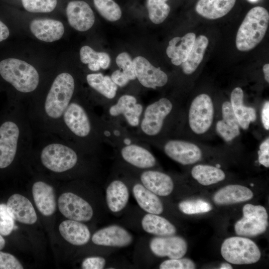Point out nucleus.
Segmentation results:
<instances>
[{
  "mask_svg": "<svg viewBox=\"0 0 269 269\" xmlns=\"http://www.w3.org/2000/svg\"><path fill=\"white\" fill-rule=\"evenodd\" d=\"M269 23V14L264 7L251 9L240 26L236 38V47L245 52L254 48L264 38Z\"/></svg>",
  "mask_w": 269,
  "mask_h": 269,
  "instance_id": "nucleus-1",
  "label": "nucleus"
},
{
  "mask_svg": "<svg viewBox=\"0 0 269 269\" xmlns=\"http://www.w3.org/2000/svg\"><path fill=\"white\" fill-rule=\"evenodd\" d=\"M0 74L2 78L22 93L36 89L39 83V74L36 69L25 61L9 58L0 62Z\"/></svg>",
  "mask_w": 269,
  "mask_h": 269,
  "instance_id": "nucleus-2",
  "label": "nucleus"
},
{
  "mask_svg": "<svg viewBox=\"0 0 269 269\" xmlns=\"http://www.w3.org/2000/svg\"><path fill=\"white\" fill-rule=\"evenodd\" d=\"M75 90V81L69 73L59 74L53 81L46 97L44 110L47 115L53 119L62 116L70 103Z\"/></svg>",
  "mask_w": 269,
  "mask_h": 269,
  "instance_id": "nucleus-3",
  "label": "nucleus"
},
{
  "mask_svg": "<svg viewBox=\"0 0 269 269\" xmlns=\"http://www.w3.org/2000/svg\"><path fill=\"white\" fill-rule=\"evenodd\" d=\"M173 108L172 103L166 98H161L144 108L137 128L138 137L147 141L158 135Z\"/></svg>",
  "mask_w": 269,
  "mask_h": 269,
  "instance_id": "nucleus-4",
  "label": "nucleus"
},
{
  "mask_svg": "<svg viewBox=\"0 0 269 269\" xmlns=\"http://www.w3.org/2000/svg\"><path fill=\"white\" fill-rule=\"evenodd\" d=\"M221 252L226 261L236 265L255 263L259 261L261 256L255 243L241 237L226 239L222 245Z\"/></svg>",
  "mask_w": 269,
  "mask_h": 269,
  "instance_id": "nucleus-5",
  "label": "nucleus"
},
{
  "mask_svg": "<svg viewBox=\"0 0 269 269\" xmlns=\"http://www.w3.org/2000/svg\"><path fill=\"white\" fill-rule=\"evenodd\" d=\"M40 159L46 168L59 173L74 167L77 163L78 157L76 151L70 147L53 143L43 148Z\"/></svg>",
  "mask_w": 269,
  "mask_h": 269,
  "instance_id": "nucleus-6",
  "label": "nucleus"
},
{
  "mask_svg": "<svg viewBox=\"0 0 269 269\" xmlns=\"http://www.w3.org/2000/svg\"><path fill=\"white\" fill-rule=\"evenodd\" d=\"M243 218L235 225L237 235L255 237L265 232L268 226V216L264 207L247 204L243 208Z\"/></svg>",
  "mask_w": 269,
  "mask_h": 269,
  "instance_id": "nucleus-7",
  "label": "nucleus"
},
{
  "mask_svg": "<svg viewBox=\"0 0 269 269\" xmlns=\"http://www.w3.org/2000/svg\"><path fill=\"white\" fill-rule=\"evenodd\" d=\"M107 116L110 121L119 119L132 128H138L144 110L143 106L136 98L130 94L122 95L117 102L107 107Z\"/></svg>",
  "mask_w": 269,
  "mask_h": 269,
  "instance_id": "nucleus-8",
  "label": "nucleus"
},
{
  "mask_svg": "<svg viewBox=\"0 0 269 269\" xmlns=\"http://www.w3.org/2000/svg\"><path fill=\"white\" fill-rule=\"evenodd\" d=\"M214 113L213 102L208 95L201 94L196 96L190 105L188 113L191 130L197 134L207 132L213 123Z\"/></svg>",
  "mask_w": 269,
  "mask_h": 269,
  "instance_id": "nucleus-9",
  "label": "nucleus"
},
{
  "mask_svg": "<svg viewBox=\"0 0 269 269\" xmlns=\"http://www.w3.org/2000/svg\"><path fill=\"white\" fill-rule=\"evenodd\" d=\"M58 206L61 213L70 220L87 222L93 215V210L90 204L72 192L62 194L58 198Z\"/></svg>",
  "mask_w": 269,
  "mask_h": 269,
  "instance_id": "nucleus-10",
  "label": "nucleus"
},
{
  "mask_svg": "<svg viewBox=\"0 0 269 269\" xmlns=\"http://www.w3.org/2000/svg\"><path fill=\"white\" fill-rule=\"evenodd\" d=\"M64 122L76 136L85 138L92 131L91 119L84 107L76 102L69 104L63 115Z\"/></svg>",
  "mask_w": 269,
  "mask_h": 269,
  "instance_id": "nucleus-11",
  "label": "nucleus"
},
{
  "mask_svg": "<svg viewBox=\"0 0 269 269\" xmlns=\"http://www.w3.org/2000/svg\"><path fill=\"white\" fill-rule=\"evenodd\" d=\"M133 62L136 79L143 87L155 89L167 83V74L159 67L152 65L144 57L137 56L133 59Z\"/></svg>",
  "mask_w": 269,
  "mask_h": 269,
  "instance_id": "nucleus-12",
  "label": "nucleus"
},
{
  "mask_svg": "<svg viewBox=\"0 0 269 269\" xmlns=\"http://www.w3.org/2000/svg\"><path fill=\"white\" fill-rule=\"evenodd\" d=\"M19 135V128L13 122H5L0 127V168L7 167L13 161Z\"/></svg>",
  "mask_w": 269,
  "mask_h": 269,
  "instance_id": "nucleus-13",
  "label": "nucleus"
},
{
  "mask_svg": "<svg viewBox=\"0 0 269 269\" xmlns=\"http://www.w3.org/2000/svg\"><path fill=\"white\" fill-rule=\"evenodd\" d=\"M165 153L169 158L182 165L198 162L202 157L200 148L195 144L180 139H170L163 146Z\"/></svg>",
  "mask_w": 269,
  "mask_h": 269,
  "instance_id": "nucleus-14",
  "label": "nucleus"
},
{
  "mask_svg": "<svg viewBox=\"0 0 269 269\" xmlns=\"http://www.w3.org/2000/svg\"><path fill=\"white\" fill-rule=\"evenodd\" d=\"M149 248L154 255L169 259H179L186 254L187 245L181 237L168 236L153 238L150 241Z\"/></svg>",
  "mask_w": 269,
  "mask_h": 269,
  "instance_id": "nucleus-15",
  "label": "nucleus"
},
{
  "mask_svg": "<svg viewBox=\"0 0 269 269\" xmlns=\"http://www.w3.org/2000/svg\"><path fill=\"white\" fill-rule=\"evenodd\" d=\"M66 12L69 24L78 31H87L94 23L93 11L84 1H70L67 5Z\"/></svg>",
  "mask_w": 269,
  "mask_h": 269,
  "instance_id": "nucleus-16",
  "label": "nucleus"
},
{
  "mask_svg": "<svg viewBox=\"0 0 269 269\" xmlns=\"http://www.w3.org/2000/svg\"><path fill=\"white\" fill-rule=\"evenodd\" d=\"M132 235L125 228L113 225L96 231L92 236L94 244L103 246L125 247L133 242Z\"/></svg>",
  "mask_w": 269,
  "mask_h": 269,
  "instance_id": "nucleus-17",
  "label": "nucleus"
},
{
  "mask_svg": "<svg viewBox=\"0 0 269 269\" xmlns=\"http://www.w3.org/2000/svg\"><path fill=\"white\" fill-rule=\"evenodd\" d=\"M119 147H120V152L123 159L135 167L148 169L156 164V159L152 153L138 142L121 145Z\"/></svg>",
  "mask_w": 269,
  "mask_h": 269,
  "instance_id": "nucleus-18",
  "label": "nucleus"
},
{
  "mask_svg": "<svg viewBox=\"0 0 269 269\" xmlns=\"http://www.w3.org/2000/svg\"><path fill=\"white\" fill-rule=\"evenodd\" d=\"M6 206L12 218L21 223L32 225L37 221V215L32 203L22 195H12L7 200Z\"/></svg>",
  "mask_w": 269,
  "mask_h": 269,
  "instance_id": "nucleus-19",
  "label": "nucleus"
},
{
  "mask_svg": "<svg viewBox=\"0 0 269 269\" xmlns=\"http://www.w3.org/2000/svg\"><path fill=\"white\" fill-rule=\"evenodd\" d=\"M29 27L38 39L47 42L60 39L64 32L63 23L52 19H35L30 22Z\"/></svg>",
  "mask_w": 269,
  "mask_h": 269,
  "instance_id": "nucleus-20",
  "label": "nucleus"
},
{
  "mask_svg": "<svg viewBox=\"0 0 269 269\" xmlns=\"http://www.w3.org/2000/svg\"><path fill=\"white\" fill-rule=\"evenodd\" d=\"M140 179L145 187L158 196H168L173 190L174 183L171 177L159 171H144Z\"/></svg>",
  "mask_w": 269,
  "mask_h": 269,
  "instance_id": "nucleus-21",
  "label": "nucleus"
},
{
  "mask_svg": "<svg viewBox=\"0 0 269 269\" xmlns=\"http://www.w3.org/2000/svg\"><path fill=\"white\" fill-rule=\"evenodd\" d=\"M32 192L35 205L44 216H50L55 211L56 201L53 188L46 183L39 181L32 186Z\"/></svg>",
  "mask_w": 269,
  "mask_h": 269,
  "instance_id": "nucleus-22",
  "label": "nucleus"
},
{
  "mask_svg": "<svg viewBox=\"0 0 269 269\" xmlns=\"http://www.w3.org/2000/svg\"><path fill=\"white\" fill-rule=\"evenodd\" d=\"M196 38L195 33L189 32L182 37H175L169 41L166 52L173 65L179 66L186 61Z\"/></svg>",
  "mask_w": 269,
  "mask_h": 269,
  "instance_id": "nucleus-23",
  "label": "nucleus"
},
{
  "mask_svg": "<svg viewBox=\"0 0 269 269\" xmlns=\"http://www.w3.org/2000/svg\"><path fill=\"white\" fill-rule=\"evenodd\" d=\"M59 231L66 241L76 246L87 244L91 237L89 229L86 225L81 222L70 219L60 223Z\"/></svg>",
  "mask_w": 269,
  "mask_h": 269,
  "instance_id": "nucleus-24",
  "label": "nucleus"
},
{
  "mask_svg": "<svg viewBox=\"0 0 269 269\" xmlns=\"http://www.w3.org/2000/svg\"><path fill=\"white\" fill-rule=\"evenodd\" d=\"M222 120L217 122L216 130L226 141H230L240 134V125L233 111L231 103L226 101L222 106Z\"/></svg>",
  "mask_w": 269,
  "mask_h": 269,
  "instance_id": "nucleus-25",
  "label": "nucleus"
},
{
  "mask_svg": "<svg viewBox=\"0 0 269 269\" xmlns=\"http://www.w3.org/2000/svg\"><path fill=\"white\" fill-rule=\"evenodd\" d=\"M253 197V192L244 186L232 184L219 190L213 196V201L218 205H229L245 202Z\"/></svg>",
  "mask_w": 269,
  "mask_h": 269,
  "instance_id": "nucleus-26",
  "label": "nucleus"
},
{
  "mask_svg": "<svg viewBox=\"0 0 269 269\" xmlns=\"http://www.w3.org/2000/svg\"><path fill=\"white\" fill-rule=\"evenodd\" d=\"M230 100L233 111L240 127L244 130L248 129L250 124L256 119L255 109L244 105V93L240 87H236L232 91Z\"/></svg>",
  "mask_w": 269,
  "mask_h": 269,
  "instance_id": "nucleus-27",
  "label": "nucleus"
},
{
  "mask_svg": "<svg viewBox=\"0 0 269 269\" xmlns=\"http://www.w3.org/2000/svg\"><path fill=\"white\" fill-rule=\"evenodd\" d=\"M236 0H198L195 10L200 15L208 19L221 18L234 7Z\"/></svg>",
  "mask_w": 269,
  "mask_h": 269,
  "instance_id": "nucleus-28",
  "label": "nucleus"
},
{
  "mask_svg": "<svg viewBox=\"0 0 269 269\" xmlns=\"http://www.w3.org/2000/svg\"><path fill=\"white\" fill-rule=\"evenodd\" d=\"M129 191L127 185L120 180L112 181L106 191V202L109 209L113 212L122 210L129 199Z\"/></svg>",
  "mask_w": 269,
  "mask_h": 269,
  "instance_id": "nucleus-29",
  "label": "nucleus"
},
{
  "mask_svg": "<svg viewBox=\"0 0 269 269\" xmlns=\"http://www.w3.org/2000/svg\"><path fill=\"white\" fill-rule=\"evenodd\" d=\"M134 197L139 206L148 213L159 215L163 211L162 202L158 197L145 187L136 183L133 188Z\"/></svg>",
  "mask_w": 269,
  "mask_h": 269,
  "instance_id": "nucleus-30",
  "label": "nucleus"
},
{
  "mask_svg": "<svg viewBox=\"0 0 269 269\" xmlns=\"http://www.w3.org/2000/svg\"><path fill=\"white\" fill-rule=\"evenodd\" d=\"M142 229L147 233L159 237L174 235L175 227L166 219L157 214L148 213L141 220Z\"/></svg>",
  "mask_w": 269,
  "mask_h": 269,
  "instance_id": "nucleus-31",
  "label": "nucleus"
},
{
  "mask_svg": "<svg viewBox=\"0 0 269 269\" xmlns=\"http://www.w3.org/2000/svg\"><path fill=\"white\" fill-rule=\"evenodd\" d=\"M208 43V39L204 35L196 38L187 59L181 64L184 74L190 75L196 70L203 60Z\"/></svg>",
  "mask_w": 269,
  "mask_h": 269,
  "instance_id": "nucleus-32",
  "label": "nucleus"
},
{
  "mask_svg": "<svg viewBox=\"0 0 269 269\" xmlns=\"http://www.w3.org/2000/svg\"><path fill=\"white\" fill-rule=\"evenodd\" d=\"M86 80L91 88L105 98L109 100L115 98L118 87L110 76L102 73L89 74L86 76Z\"/></svg>",
  "mask_w": 269,
  "mask_h": 269,
  "instance_id": "nucleus-33",
  "label": "nucleus"
},
{
  "mask_svg": "<svg viewBox=\"0 0 269 269\" xmlns=\"http://www.w3.org/2000/svg\"><path fill=\"white\" fill-rule=\"evenodd\" d=\"M191 175L198 183L204 186L217 183L225 178L224 172L219 168L204 164L194 166Z\"/></svg>",
  "mask_w": 269,
  "mask_h": 269,
  "instance_id": "nucleus-34",
  "label": "nucleus"
},
{
  "mask_svg": "<svg viewBox=\"0 0 269 269\" xmlns=\"http://www.w3.org/2000/svg\"><path fill=\"white\" fill-rule=\"evenodd\" d=\"M167 0H147V8L150 20L156 24L163 22L168 16L170 7Z\"/></svg>",
  "mask_w": 269,
  "mask_h": 269,
  "instance_id": "nucleus-35",
  "label": "nucleus"
},
{
  "mask_svg": "<svg viewBox=\"0 0 269 269\" xmlns=\"http://www.w3.org/2000/svg\"><path fill=\"white\" fill-rule=\"evenodd\" d=\"M93 2L97 11L105 19L115 21L121 17V9L114 0H93Z\"/></svg>",
  "mask_w": 269,
  "mask_h": 269,
  "instance_id": "nucleus-36",
  "label": "nucleus"
},
{
  "mask_svg": "<svg viewBox=\"0 0 269 269\" xmlns=\"http://www.w3.org/2000/svg\"><path fill=\"white\" fill-rule=\"evenodd\" d=\"M178 207L182 212L188 215L208 212L212 209L209 203L201 199L183 201L179 203Z\"/></svg>",
  "mask_w": 269,
  "mask_h": 269,
  "instance_id": "nucleus-37",
  "label": "nucleus"
},
{
  "mask_svg": "<svg viewBox=\"0 0 269 269\" xmlns=\"http://www.w3.org/2000/svg\"><path fill=\"white\" fill-rule=\"evenodd\" d=\"M23 7L30 12H50L56 7L57 0H21Z\"/></svg>",
  "mask_w": 269,
  "mask_h": 269,
  "instance_id": "nucleus-38",
  "label": "nucleus"
},
{
  "mask_svg": "<svg viewBox=\"0 0 269 269\" xmlns=\"http://www.w3.org/2000/svg\"><path fill=\"white\" fill-rule=\"evenodd\" d=\"M118 66L131 80L136 79L133 60L126 52L119 54L116 59Z\"/></svg>",
  "mask_w": 269,
  "mask_h": 269,
  "instance_id": "nucleus-39",
  "label": "nucleus"
},
{
  "mask_svg": "<svg viewBox=\"0 0 269 269\" xmlns=\"http://www.w3.org/2000/svg\"><path fill=\"white\" fill-rule=\"evenodd\" d=\"M14 229V219L10 215L6 205L0 204V234L3 236H7Z\"/></svg>",
  "mask_w": 269,
  "mask_h": 269,
  "instance_id": "nucleus-40",
  "label": "nucleus"
},
{
  "mask_svg": "<svg viewBox=\"0 0 269 269\" xmlns=\"http://www.w3.org/2000/svg\"><path fill=\"white\" fill-rule=\"evenodd\" d=\"M196 266L189 259H170L165 260L159 266L160 269H194Z\"/></svg>",
  "mask_w": 269,
  "mask_h": 269,
  "instance_id": "nucleus-41",
  "label": "nucleus"
},
{
  "mask_svg": "<svg viewBox=\"0 0 269 269\" xmlns=\"http://www.w3.org/2000/svg\"><path fill=\"white\" fill-rule=\"evenodd\" d=\"M102 52H97L89 46L82 47L80 50V56L81 62L84 64L99 63Z\"/></svg>",
  "mask_w": 269,
  "mask_h": 269,
  "instance_id": "nucleus-42",
  "label": "nucleus"
},
{
  "mask_svg": "<svg viewBox=\"0 0 269 269\" xmlns=\"http://www.w3.org/2000/svg\"><path fill=\"white\" fill-rule=\"evenodd\" d=\"M20 262L12 255L0 251V269H23Z\"/></svg>",
  "mask_w": 269,
  "mask_h": 269,
  "instance_id": "nucleus-43",
  "label": "nucleus"
},
{
  "mask_svg": "<svg viewBox=\"0 0 269 269\" xmlns=\"http://www.w3.org/2000/svg\"><path fill=\"white\" fill-rule=\"evenodd\" d=\"M106 265L105 259L101 257H91L86 258L82 263L83 269H102Z\"/></svg>",
  "mask_w": 269,
  "mask_h": 269,
  "instance_id": "nucleus-44",
  "label": "nucleus"
},
{
  "mask_svg": "<svg viewBox=\"0 0 269 269\" xmlns=\"http://www.w3.org/2000/svg\"><path fill=\"white\" fill-rule=\"evenodd\" d=\"M259 161L266 167H269V139L267 138L260 145L258 151Z\"/></svg>",
  "mask_w": 269,
  "mask_h": 269,
  "instance_id": "nucleus-45",
  "label": "nucleus"
},
{
  "mask_svg": "<svg viewBox=\"0 0 269 269\" xmlns=\"http://www.w3.org/2000/svg\"><path fill=\"white\" fill-rule=\"evenodd\" d=\"M111 78L118 87H120L126 86L131 81L121 69L114 71L112 73Z\"/></svg>",
  "mask_w": 269,
  "mask_h": 269,
  "instance_id": "nucleus-46",
  "label": "nucleus"
},
{
  "mask_svg": "<svg viewBox=\"0 0 269 269\" xmlns=\"http://www.w3.org/2000/svg\"><path fill=\"white\" fill-rule=\"evenodd\" d=\"M262 122L266 130H269V102H265L262 110Z\"/></svg>",
  "mask_w": 269,
  "mask_h": 269,
  "instance_id": "nucleus-47",
  "label": "nucleus"
},
{
  "mask_svg": "<svg viewBox=\"0 0 269 269\" xmlns=\"http://www.w3.org/2000/svg\"><path fill=\"white\" fill-rule=\"evenodd\" d=\"M110 62L111 59L109 55L106 52H102L99 61L100 67L103 69H106L109 67Z\"/></svg>",
  "mask_w": 269,
  "mask_h": 269,
  "instance_id": "nucleus-48",
  "label": "nucleus"
},
{
  "mask_svg": "<svg viewBox=\"0 0 269 269\" xmlns=\"http://www.w3.org/2000/svg\"><path fill=\"white\" fill-rule=\"evenodd\" d=\"M9 34V31L8 27L0 20V42L6 39Z\"/></svg>",
  "mask_w": 269,
  "mask_h": 269,
  "instance_id": "nucleus-49",
  "label": "nucleus"
},
{
  "mask_svg": "<svg viewBox=\"0 0 269 269\" xmlns=\"http://www.w3.org/2000/svg\"><path fill=\"white\" fill-rule=\"evenodd\" d=\"M266 81L269 82V64L267 63L265 64L263 68Z\"/></svg>",
  "mask_w": 269,
  "mask_h": 269,
  "instance_id": "nucleus-50",
  "label": "nucleus"
},
{
  "mask_svg": "<svg viewBox=\"0 0 269 269\" xmlns=\"http://www.w3.org/2000/svg\"><path fill=\"white\" fill-rule=\"evenodd\" d=\"M220 269H233L232 266L228 263H223L220 268Z\"/></svg>",
  "mask_w": 269,
  "mask_h": 269,
  "instance_id": "nucleus-51",
  "label": "nucleus"
},
{
  "mask_svg": "<svg viewBox=\"0 0 269 269\" xmlns=\"http://www.w3.org/2000/svg\"><path fill=\"white\" fill-rule=\"evenodd\" d=\"M5 240L0 234V250H1L5 246Z\"/></svg>",
  "mask_w": 269,
  "mask_h": 269,
  "instance_id": "nucleus-52",
  "label": "nucleus"
},
{
  "mask_svg": "<svg viewBox=\"0 0 269 269\" xmlns=\"http://www.w3.org/2000/svg\"><path fill=\"white\" fill-rule=\"evenodd\" d=\"M249 0L251 2H255L258 0Z\"/></svg>",
  "mask_w": 269,
  "mask_h": 269,
  "instance_id": "nucleus-53",
  "label": "nucleus"
},
{
  "mask_svg": "<svg viewBox=\"0 0 269 269\" xmlns=\"http://www.w3.org/2000/svg\"><path fill=\"white\" fill-rule=\"evenodd\" d=\"M251 186H253L254 185H253V184H251Z\"/></svg>",
  "mask_w": 269,
  "mask_h": 269,
  "instance_id": "nucleus-54",
  "label": "nucleus"
}]
</instances>
